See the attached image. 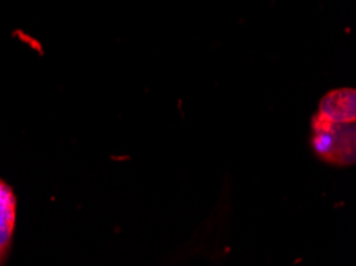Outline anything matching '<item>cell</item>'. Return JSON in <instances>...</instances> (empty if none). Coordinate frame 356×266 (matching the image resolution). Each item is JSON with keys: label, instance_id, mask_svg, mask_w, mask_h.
<instances>
[{"label": "cell", "instance_id": "obj_1", "mask_svg": "<svg viewBox=\"0 0 356 266\" xmlns=\"http://www.w3.org/2000/svg\"><path fill=\"white\" fill-rule=\"evenodd\" d=\"M310 142L323 161L337 166L353 165L356 160V123L332 122L315 113L312 118Z\"/></svg>", "mask_w": 356, "mask_h": 266}, {"label": "cell", "instance_id": "obj_2", "mask_svg": "<svg viewBox=\"0 0 356 266\" xmlns=\"http://www.w3.org/2000/svg\"><path fill=\"white\" fill-rule=\"evenodd\" d=\"M321 117L332 122L356 123V93L352 88L334 90L323 97L318 106Z\"/></svg>", "mask_w": 356, "mask_h": 266}, {"label": "cell", "instance_id": "obj_3", "mask_svg": "<svg viewBox=\"0 0 356 266\" xmlns=\"http://www.w3.org/2000/svg\"><path fill=\"white\" fill-rule=\"evenodd\" d=\"M16 224V198L7 183L0 181V260L12 242Z\"/></svg>", "mask_w": 356, "mask_h": 266}]
</instances>
